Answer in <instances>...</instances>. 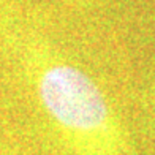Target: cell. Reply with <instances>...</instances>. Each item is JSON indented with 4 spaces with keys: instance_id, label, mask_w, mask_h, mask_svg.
<instances>
[{
    "instance_id": "obj_1",
    "label": "cell",
    "mask_w": 155,
    "mask_h": 155,
    "mask_svg": "<svg viewBox=\"0 0 155 155\" xmlns=\"http://www.w3.org/2000/svg\"><path fill=\"white\" fill-rule=\"evenodd\" d=\"M27 59L41 106L65 135L86 139L103 131L109 116L108 104L86 73L40 51H29Z\"/></svg>"
}]
</instances>
